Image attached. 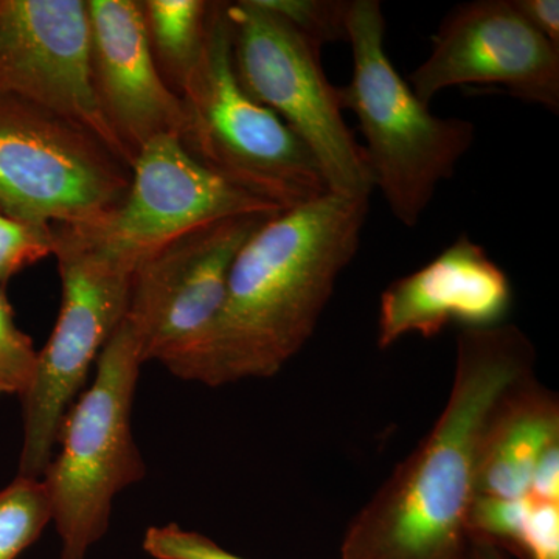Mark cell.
<instances>
[{
  "label": "cell",
  "mask_w": 559,
  "mask_h": 559,
  "mask_svg": "<svg viewBox=\"0 0 559 559\" xmlns=\"http://www.w3.org/2000/svg\"><path fill=\"white\" fill-rule=\"evenodd\" d=\"M61 308L38 352L31 388L22 396L24 440L17 476L43 477L57 450L58 430L75 403L92 364L127 316L134 270L53 224Z\"/></svg>",
  "instance_id": "cell-7"
},
{
  "label": "cell",
  "mask_w": 559,
  "mask_h": 559,
  "mask_svg": "<svg viewBox=\"0 0 559 559\" xmlns=\"http://www.w3.org/2000/svg\"><path fill=\"white\" fill-rule=\"evenodd\" d=\"M132 170L86 128L0 92V210L36 224L83 226L119 207Z\"/></svg>",
  "instance_id": "cell-8"
},
{
  "label": "cell",
  "mask_w": 559,
  "mask_h": 559,
  "mask_svg": "<svg viewBox=\"0 0 559 559\" xmlns=\"http://www.w3.org/2000/svg\"><path fill=\"white\" fill-rule=\"evenodd\" d=\"M535 362L516 325L460 331L444 411L353 520L342 559H466L489 426L511 390L535 374Z\"/></svg>",
  "instance_id": "cell-1"
},
{
  "label": "cell",
  "mask_w": 559,
  "mask_h": 559,
  "mask_svg": "<svg viewBox=\"0 0 559 559\" xmlns=\"http://www.w3.org/2000/svg\"><path fill=\"white\" fill-rule=\"evenodd\" d=\"M95 97L110 130L134 165L160 135H182L186 112L151 51L139 0H86Z\"/></svg>",
  "instance_id": "cell-13"
},
{
  "label": "cell",
  "mask_w": 559,
  "mask_h": 559,
  "mask_svg": "<svg viewBox=\"0 0 559 559\" xmlns=\"http://www.w3.org/2000/svg\"><path fill=\"white\" fill-rule=\"evenodd\" d=\"M369 200L326 193L271 216L238 252L218 318L175 377L209 388L275 377L358 253Z\"/></svg>",
  "instance_id": "cell-2"
},
{
  "label": "cell",
  "mask_w": 559,
  "mask_h": 559,
  "mask_svg": "<svg viewBox=\"0 0 559 559\" xmlns=\"http://www.w3.org/2000/svg\"><path fill=\"white\" fill-rule=\"evenodd\" d=\"M38 366V349L14 322L5 293L0 286V396H24Z\"/></svg>",
  "instance_id": "cell-21"
},
{
  "label": "cell",
  "mask_w": 559,
  "mask_h": 559,
  "mask_svg": "<svg viewBox=\"0 0 559 559\" xmlns=\"http://www.w3.org/2000/svg\"><path fill=\"white\" fill-rule=\"evenodd\" d=\"M466 559H511V557L489 540L469 535Z\"/></svg>",
  "instance_id": "cell-25"
},
{
  "label": "cell",
  "mask_w": 559,
  "mask_h": 559,
  "mask_svg": "<svg viewBox=\"0 0 559 559\" xmlns=\"http://www.w3.org/2000/svg\"><path fill=\"white\" fill-rule=\"evenodd\" d=\"M226 11L231 62L242 90L307 145L330 193L370 198L374 186L366 151L342 117L320 49L253 0L227 2Z\"/></svg>",
  "instance_id": "cell-6"
},
{
  "label": "cell",
  "mask_w": 559,
  "mask_h": 559,
  "mask_svg": "<svg viewBox=\"0 0 559 559\" xmlns=\"http://www.w3.org/2000/svg\"><path fill=\"white\" fill-rule=\"evenodd\" d=\"M142 547L154 559H245L178 524L153 525L146 530Z\"/></svg>",
  "instance_id": "cell-22"
},
{
  "label": "cell",
  "mask_w": 559,
  "mask_h": 559,
  "mask_svg": "<svg viewBox=\"0 0 559 559\" xmlns=\"http://www.w3.org/2000/svg\"><path fill=\"white\" fill-rule=\"evenodd\" d=\"M468 533L520 559H559V503L476 496Z\"/></svg>",
  "instance_id": "cell-16"
},
{
  "label": "cell",
  "mask_w": 559,
  "mask_h": 559,
  "mask_svg": "<svg viewBox=\"0 0 559 559\" xmlns=\"http://www.w3.org/2000/svg\"><path fill=\"white\" fill-rule=\"evenodd\" d=\"M123 202L95 223L66 226L81 241L135 271L146 257L215 221L283 212L202 167L175 135L140 150Z\"/></svg>",
  "instance_id": "cell-10"
},
{
  "label": "cell",
  "mask_w": 559,
  "mask_h": 559,
  "mask_svg": "<svg viewBox=\"0 0 559 559\" xmlns=\"http://www.w3.org/2000/svg\"><path fill=\"white\" fill-rule=\"evenodd\" d=\"M226 7L213 2L200 60L179 87L180 142L202 167L274 207L318 200L330 190L311 151L235 75Z\"/></svg>",
  "instance_id": "cell-4"
},
{
  "label": "cell",
  "mask_w": 559,
  "mask_h": 559,
  "mask_svg": "<svg viewBox=\"0 0 559 559\" xmlns=\"http://www.w3.org/2000/svg\"><path fill=\"white\" fill-rule=\"evenodd\" d=\"M511 283L469 235H460L426 266L390 283L378 316V347L401 337L437 336L451 323L462 329L500 325L511 307Z\"/></svg>",
  "instance_id": "cell-14"
},
{
  "label": "cell",
  "mask_w": 559,
  "mask_h": 559,
  "mask_svg": "<svg viewBox=\"0 0 559 559\" xmlns=\"http://www.w3.org/2000/svg\"><path fill=\"white\" fill-rule=\"evenodd\" d=\"M353 73L337 87L342 110L359 120L373 186L403 226L415 227L437 187L452 178L476 128L433 116L401 79L385 51V17L378 0H353L347 17Z\"/></svg>",
  "instance_id": "cell-3"
},
{
  "label": "cell",
  "mask_w": 559,
  "mask_h": 559,
  "mask_svg": "<svg viewBox=\"0 0 559 559\" xmlns=\"http://www.w3.org/2000/svg\"><path fill=\"white\" fill-rule=\"evenodd\" d=\"M524 20L559 49L558 0H513Z\"/></svg>",
  "instance_id": "cell-23"
},
{
  "label": "cell",
  "mask_w": 559,
  "mask_h": 559,
  "mask_svg": "<svg viewBox=\"0 0 559 559\" xmlns=\"http://www.w3.org/2000/svg\"><path fill=\"white\" fill-rule=\"evenodd\" d=\"M53 520L49 489L40 477L17 476L0 489V559H17Z\"/></svg>",
  "instance_id": "cell-18"
},
{
  "label": "cell",
  "mask_w": 559,
  "mask_h": 559,
  "mask_svg": "<svg viewBox=\"0 0 559 559\" xmlns=\"http://www.w3.org/2000/svg\"><path fill=\"white\" fill-rule=\"evenodd\" d=\"M274 215L230 216L197 227L135 267L124 320L143 364L156 360L176 373L218 318L238 252Z\"/></svg>",
  "instance_id": "cell-9"
},
{
  "label": "cell",
  "mask_w": 559,
  "mask_h": 559,
  "mask_svg": "<svg viewBox=\"0 0 559 559\" xmlns=\"http://www.w3.org/2000/svg\"><path fill=\"white\" fill-rule=\"evenodd\" d=\"M0 92L86 128L131 167L95 97L86 0H0Z\"/></svg>",
  "instance_id": "cell-12"
},
{
  "label": "cell",
  "mask_w": 559,
  "mask_h": 559,
  "mask_svg": "<svg viewBox=\"0 0 559 559\" xmlns=\"http://www.w3.org/2000/svg\"><path fill=\"white\" fill-rule=\"evenodd\" d=\"M143 360L127 320L95 362L92 384L70 406L40 479L49 489L61 559H84L109 528L114 500L139 484L146 465L131 414Z\"/></svg>",
  "instance_id": "cell-5"
},
{
  "label": "cell",
  "mask_w": 559,
  "mask_h": 559,
  "mask_svg": "<svg viewBox=\"0 0 559 559\" xmlns=\"http://www.w3.org/2000/svg\"><path fill=\"white\" fill-rule=\"evenodd\" d=\"M139 3L154 61L168 86L179 92L200 60L213 2L142 0Z\"/></svg>",
  "instance_id": "cell-17"
},
{
  "label": "cell",
  "mask_w": 559,
  "mask_h": 559,
  "mask_svg": "<svg viewBox=\"0 0 559 559\" xmlns=\"http://www.w3.org/2000/svg\"><path fill=\"white\" fill-rule=\"evenodd\" d=\"M289 24L294 31L322 50L326 44L347 40V0H253Z\"/></svg>",
  "instance_id": "cell-19"
},
{
  "label": "cell",
  "mask_w": 559,
  "mask_h": 559,
  "mask_svg": "<svg viewBox=\"0 0 559 559\" xmlns=\"http://www.w3.org/2000/svg\"><path fill=\"white\" fill-rule=\"evenodd\" d=\"M407 83L426 106L450 87L498 86L558 114L559 49L524 20L513 0H474L441 21L428 60Z\"/></svg>",
  "instance_id": "cell-11"
},
{
  "label": "cell",
  "mask_w": 559,
  "mask_h": 559,
  "mask_svg": "<svg viewBox=\"0 0 559 559\" xmlns=\"http://www.w3.org/2000/svg\"><path fill=\"white\" fill-rule=\"evenodd\" d=\"M559 443V403L535 374L511 390L492 418L481 451L477 496H528L544 452Z\"/></svg>",
  "instance_id": "cell-15"
},
{
  "label": "cell",
  "mask_w": 559,
  "mask_h": 559,
  "mask_svg": "<svg viewBox=\"0 0 559 559\" xmlns=\"http://www.w3.org/2000/svg\"><path fill=\"white\" fill-rule=\"evenodd\" d=\"M528 496L539 502L559 503V443L550 447L540 457Z\"/></svg>",
  "instance_id": "cell-24"
},
{
  "label": "cell",
  "mask_w": 559,
  "mask_h": 559,
  "mask_svg": "<svg viewBox=\"0 0 559 559\" xmlns=\"http://www.w3.org/2000/svg\"><path fill=\"white\" fill-rule=\"evenodd\" d=\"M53 226L11 218L0 210V286L53 255Z\"/></svg>",
  "instance_id": "cell-20"
}]
</instances>
